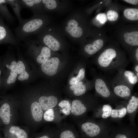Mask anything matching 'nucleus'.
<instances>
[{"label":"nucleus","mask_w":138,"mask_h":138,"mask_svg":"<svg viewBox=\"0 0 138 138\" xmlns=\"http://www.w3.org/2000/svg\"><path fill=\"white\" fill-rule=\"evenodd\" d=\"M75 122L80 138H107L112 128L102 120L86 117Z\"/></svg>","instance_id":"nucleus-1"},{"label":"nucleus","mask_w":138,"mask_h":138,"mask_svg":"<svg viewBox=\"0 0 138 138\" xmlns=\"http://www.w3.org/2000/svg\"><path fill=\"white\" fill-rule=\"evenodd\" d=\"M41 17L34 15L29 19H24L22 23L14 29L15 36L18 42L35 34L43 27L44 22Z\"/></svg>","instance_id":"nucleus-2"},{"label":"nucleus","mask_w":138,"mask_h":138,"mask_svg":"<svg viewBox=\"0 0 138 138\" xmlns=\"http://www.w3.org/2000/svg\"><path fill=\"white\" fill-rule=\"evenodd\" d=\"M100 105L95 100L83 101L75 99L71 102L70 116L75 121L86 117L87 113L94 111Z\"/></svg>","instance_id":"nucleus-3"},{"label":"nucleus","mask_w":138,"mask_h":138,"mask_svg":"<svg viewBox=\"0 0 138 138\" xmlns=\"http://www.w3.org/2000/svg\"><path fill=\"white\" fill-rule=\"evenodd\" d=\"M19 119L18 102L5 101L0 105V120L5 127L16 125Z\"/></svg>","instance_id":"nucleus-4"},{"label":"nucleus","mask_w":138,"mask_h":138,"mask_svg":"<svg viewBox=\"0 0 138 138\" xmlns=\"http://www.w3.org/2000/svg\"><path fill=\"white\" fill-rule=\"evenodd\" d=\"M138 131L135 124L129 125L120 124L112 127L107 138H138Z\"/></svg>","instance_id":"nucleus-5"},{"label":"nucleus","mask_w":138,"mask_h":138,"mask_svg":"<svg viewBox=\"0 0 138 138\" xmlns=\"http://www.w3.org/2000/svg\"><path fill=\"white\" fill-rule=\"evenodd\" d=\"M4 138H30L32 133L26 126L11 125L5 127Z\"/></svg>","instance_id":"nucleus-6"},{"label":"nucleus","mask_w":138,"mask_h":138,"mask_svg":"<svg viewBox=\"0 0 138 138\" xmlns=\"http://www.w3.org/2000/svg\"><path fill=\"white\" fill-rule=\"evenodd\" d=\"M55 129L54 138H80L78 131L73 125L59 124Z\"/></svg>","instance_id":"nucleus-7"},{"label":"nucleus","mask_w":138,"mask_h":138,"mask_svg":"<svg viewBox=\"0 0 138 138\" xmlns=\"http://www.w3.org/2000/svg\"><path fill=\"white\" fill-rule=\"evenodd\" d=\"M18 43L15 36L8 27L5 25L0 17V43Z\"/></svg>","instance_id":"nucleus-8"},{"label":"nucleus","mask_w":138,"mask_h":138,"mask_svg":"<svg viewBox=\"0 0 138 138\" xmlns=\"http://www.w3.org/2000/svg\"><path fill=\"white\" fill-rule=\"evenodd\" d=\"M37 101L43 111V114L49 109L55 107L60 102L58 97L54 95L42 96L39 97Z\"/></svg>","instance_id":"nucleus-9"},{"label":"nucleus","mask_w":138,"mask_h":138,"mask_svg":"<svg viewBox=\"0 0 138 138\" xmlns=\"http://www.w3.org/2000/svg\"><path fill=\"white\" fill-rule=\"evenodd\" d=\"M59 63V60L57 57L49 59L42 64V70L47 75L53 76L56 73Z\"/></svg>","instance_id":"nucleus-10"},{"label":"nucleus","mask_w":138,"mask_h":138,"mask_svg":"<svg viewBox=\"0 0 138 138\" xmlns=\"http://www.w3.org/2000/svg\"><path fill=\"white\" fill-rule=\"evenodd\" d=\"M116 51L112 48H108L105 50L98 57V62L101 67H106L109 66L113 60L116 56Z\"/></svg>","instance_id":"nucleus-11"},{"label":"nucleus","mask_w":138,"mask_h":138,"mask_svg":"<svg viewBox=\"0 0 138 138\" xmlns=\"http://www.w3.org/2000/svg\"><path fill=\"white\" fill-rule=\"evenodd\" d=\"M127 114L129 116L131 123L135 124L134 121L136 113L138 108V98L135 96H132L126 106Z\"/></svg>","instance_id":"nucleus-12"},{"label":"nucleus","mask_w":138,"mask_h":138,"mask_svg":"<svg viewBox=\"0 0 138 138\" xmlns=\"http://www.w3.org/2000/svg\"><path fill=\"white\" fill-rule=\"evenodd\" d=\"M112 108L109 104L100 105L93 111V117L106 119L110 116Z\"/></svg>","instance_id":"nucleus-13"},{"label":"nucleus","mask_w":138,"mask_h":138,"mask_svg":"<svg viewBox=\"0 0 138 138\" xmlns=\"http://www.w3.org/2000/svg\"><path fill=\"white\" fill-rule=\"evenodd\" d=\"M95 87L97 93L102 97L108 98L111 95L110 91L104 81L98 78L96 80Z\"/></svg>","instance_id":"nucleus-14"},{"label":"nucleus","mask_w":138,"mask_h":138,"mask_svg":"<svg viewBox=\"0 0 138 138\" xmlns=\"http://www.w3.org/2000/svg\"><path fill=\"white\" fill-rule=\"evenodd\" d=\"M42 40L44 44L53 51H57L60 48V45L59 42L51 35L49 34L44 35L42 37Z\"/></svg>","instance_id":"nucleus-15"},{"label":"nucleus","mask_w":138,"mask_h":138,"mask_svg":"<svg viewBox=\"0 0 138 138\" xmlns=\"http://www.w3.org/2000/svg\"><path fill=\"white\" fill-rule=\"evenodd\" d=\"M22 8L29 9L35 15L38 12L41 0H19Z\"/></svg>","instance_id":"nucleus-16"},{"label":"nucleus","mask_w":138,"mask_h":138,"mask_svg":"<svg viewBox=\"0 0 138 138\" xmlns=\"http://www.w3.org/2000/svg\"><path fill=\"white\" fill-rule=\"evenodd\" d=\"M103 42L101 39L95 41L92 43L86 45L84 48L85 51L89 54L92 55L97 52L103 47Z\"/></svg>","instance_id":"nucleus-17"},{"label":"nucleus","mask_w":138,"mask_h":138,"mask_svg":"<svg viewBox=\"0 0 138 138\" xmlns=\"http://www.w3.org/2000/svg\"><path fill=\"white\" fill-rule=\"evenodd\" d=\"M71 102L68 100H64L60 101L56 107L61 116L64 117L70 115L71 109Z\"/></svg>","instance_id":"nucleus-18"},{"label":"nucleus","mask_w":138,"mask_h":138,"mask_svg":"<svg viewBox=\"0 0 138 138\" xmlns=\"http://www.w3.org/2000/svg\"><path fill=\"white\" fill-rule=\"evenodd\" d=\"M7 4L11 6L19 22V25L23 22L24 19L20 15V10L22 8L19 0H6Z\"/></svg>","instance_id":"nucleus-19"},{"label":"nucleus","mask_w":138,"mask_h":138,"mask_svg":"<svg viewBox=\"0 0 138 138\" xmlns=\"http://www.w3.org/2000/svg\"><path fill=\"white\" fill-rule=\"evenodd\" d=\"M55 130L53 127L46 128L40 132L34 133L30 138H54Z\"/></svg>","instance_id":"nucleus-20"},{"label":"nucleus","mask_w":138,"mask_h":138,"mask_svg":"<svg viewBox=\"0 0 138 138\" xmlns=\"http://www.w3.org/2000/svg\"><path fill=\"white\" fill-rule=\"evenodd\" d=\"M113 92L117 96L121 98H126L130 96L131 91L127 86L119 85L116 86L114 88Z\"/></svg>","instance_id":"nucleus-21"},{"label":"nucleus","mask_w":138,"mask_h":138,"mask_svg":"<svg viewBox=\"0 0 138 138\" xmlns=\"http://www.w3.org/2000/svg\"><path fill=\"white\" fill-rule=\"evenodd\" d=\"M7 4L6 0H0V12L9 23L13 24L15 21V18L7 9Z\"/></svg>","instance_id":"nucleus-22"},{"label":"nucleus","mask_w":138,"mask_h":138,"mask_svg":"<svg viewBox=\"0 0 138 138\" xmlns=\"http://www.w3.org/2000/svg\"><path fill=\"white\" fill-rule=\"evenodd\" d=\"M126 114V106L121 105L116 109H112L110 116L113 119L119 120L124 117Z\"/></svg>","instance_id":"nucleus-23"},{"label":"nucleus","mask_w":138,"mask_h":138,"mask_svg":"<svg viewBox=\"0 0 138 138\" xmlns=\"http://www.w3.org/2000/svg\"><path fill=\"white\" fill-rule=\"evenodd\" d=\"M125 42L132 46L138 45V32L134 31L125 33L124 36Z\"/></svg>","instance_id":"nucleus-24"},{"label":"nucleus","mask_w":138,"mask_h":138,"mask_svg":"<svg viewBox=\"0 0 138 138\" xmlns=\"http://www.w3.org/2000/svg\"><path fill=\"white\" fill-rule=\"evenodd\" d=\"M70 89L73 91L74 95L77 96L83 95L86 93V90L85 85L81 81L71 85L70 87Z\"/></svg>","instance_id":"nucleus-25"},{"label":"nucleus","mask_w":138,"mask_h":138,"mask_svg":"<svg viewBox=\"0 0 138 138\" xmlns=\"http://www.w3.org/2000/svg\"><path fill=\"white\" fill-rule=\"evenodd\" d=\"M17 63L16 62L13 61L10 65L7 64L6 65L7 68L10 70V75L7 80V83L9 84L14 83L16 81L17 76Z\"/></svg>","instance_id":"nucleus-26"},{"label":"nucleus","mask_w":138,"mask_h":138,"mask_svg":"<svg viewBox=\"0 0 138 138\" xmlns=\"http://www.w3.org/2000/svg\"><path fill=\"white\" fill-rule=\"evenodd\" d=\"M51 55V50L47 47H44L41 49L40 54L37 57V62L40 64H42L48 60Z\"/></svg>","instance_id":"nucleus-27"},{"label":"nucleus","mask_w":138,"mask_h":138,"mask_svg":"<svg viewBox=\"0 0 138 138\" xmlns=\"http://www.w3.org/2000/svg\"><path fill=\"white\" fill-rule=\"evenodd\" d=\"M17 72L18 74H20L18 77V79L23 80L28 79L29 77L28 74L25 70V66L21 61H19L17 65Z\"/></svg>","instance_id":"nucleus-28"},{"label":"nucleus","mask_w":138,"mask_h":138,"mask_svg":"<svg viewBox=\"0 0 138 138\" xmlns=\"http://www.w3.org/2000/svg\"><path fill=\"white\" fill-rule=\"evenodd\" d=\"M124 16L127 19L132 20H138V9L137 8H127L123 12Z\"/></svg>","instance_id":"nucleus-29"},{"label":"nucleus","mask_w":138,"mask_h":138,"mask_svg":"<svg viewBox=\"0 0 138 138\" xmlns=\"http://www.w3.org/2000/svg\"><path fill=\"white\" fill-rule=\"evenodd\" d=\"M65 30L67 32L69 33L71 36L74 37H80L83 34L82 28L79 26L72 29L67 26L66 27Z\"/></svg>","instance_id":"nucleus-30"},{"label":"nucleus","mask_w":138,"mask_h":138,"mask_svg":"<svg viewBox=\"0 0 138 138\" xmlns=\"http://www.w3.org/2000/svg\"><path fill=\"white\" fill-rule=\"evenodd\" d=\"M85 74V70L83 68L79 71L78 75L75 77H73L70 80L71 85H73L82 81L84 78Z\"/></svg>","instance_id":"nucleus-31"},{"label":"nucleus","mask_w":138,"mask_h":138,"mask_svg":"<svg viewBox=\"0 0 138 138\" xmlns=\"http://www.w3.org/2000/svg\"><path fill=\"white\" fill-rule=\"evenodd\" d=\"M124 75L131 84H135L137 82L138 77L132 72L126 71L124 72Z\"/></svg>","instance_id":"nucleus-32"},{"label":"nucleus","mask_w":138,"mask_h":138,"mask_svg":"<svg viewBox=\"0 0 138 138\" xmlns=\"http://www.w3.org/2000/svg\"><path fill=\"white\" fill-rule=\"evenodd\" d=\"M42 2L44 7L47 9H52L57 6V3L54 0H42Z\"/></svg>","instance_id":"nucleus-33"},{"label":"nucleus","mask_w":138,"mask_h":138,"mask_svg":"<svg viewBox=\"0 0 138 138\" xmlns=\"http://www.w3.org/2000/svg\"><path fill=\"white\" fill-rule=\"evenodd\" d=\"M107 16L110 21H114L117 19L119 16L117 13L116 11L109 10L107 13Z\"/></svg>","instance_id":"nucleus-34"},{"label":"nucleus","mask_w":138,"mask_h":138,"mask_svg":"<svg viewBox=\"0 0 138 138\" xmlns=\"http://www.w3.org/2000/svg\"><path fill=\"white\" fill-rule=\"evenodd\" d=\"M96 18L102 24L105 23L107 20L106 15L103 13L98 14Z\"/></svg>","instance_id":"nucleus-35"},{"label":"nucleus","mask_w":138,"mask_h":138,"mask_svg":"<svg viewBox=\"0 0 138 138\" xmlns=\"http://www.w3.org/2000/svg\"><path fill=\"white\" fill-rule=\"evenodd\" d=\"M67 25L68 26L72 29L77 27L78 23L75 20L72 19L68 21Z\"/></svg>","instance_id":"nucleus-36"},{"label":"nucleus","mask_w":138,"mask_h":138,"mask_svg":"<svg viewBox=\"0 0 138 138\" xmlns=\"http://www.w3.org/2000/svg\"><path fill=\"white\" fill-rule=\"evenodd\" d=\"M124 1L133 5H136L138 3L137 0H124Z\"/></svg>","instance_id":"nucleus-37"},{"label":"nucleus","mask_w":138,"mask_h":138,"mask_svg":"<svg viewBox=\"0 0 138 138\" xmlns=\"http://www.w3.org/2000/svg\"><path fill=\"white\" fill-rule=\"evenodd\" d=\"M135 56L137 61H138V49L137 48Z\"/></svg>","instance_id":"nucleus-38"},{"label":"nucleus","mask_w":138,"mask_h":138,"mask_svg":"<svg viewBox=\"0 0 138 138\" xmlns=\"http://www.w3.org/2000/svg\"><path fill=\"white\" fill-rule=\"evenodd\" d=\"M135 70L137 72H138V65L136 66L135 67Z\"/></svg>","instance_id":"nucleus-39"},{"label":"nucleus","mask_w":138,"mask_h":138,"mask_svg":"<svg viewBox=\"0 0 138 138\" xmlns=\"http://www.w3.org/2000/svg\"><path fill=\"white\" fill-rule=\"evenodd\" d=\"M136 76L138 77V72H137Z\"/></svg>","instance_id":"nucleus-40"},{"label":"nucleus","mask_w":138,"mask_h":138,"mask_svg":"<svg viewBox=\"0 0 138 138\" xmlns=\"http://www.w3.org/2000/svg\"><path fill=\"white\" fill-rule=\"evenodd\" d=\"M1 70H0V76L1 75Z\"/></svg>","instance_id":"nucleus-41"},{"label":"nucleus","mask_w":138,"mask_h":138,"mask_svg":"<svg viewBox=\"0 0 138 138\" xmlns=\"http://www.w3.org/2000/svg\"><path fill=\"white\" fill-rule=\"evenodd\" d=\"M0 138H3L0 135Z\"/></svg>","instance_id":"nucleus-42"}]
</instances>
